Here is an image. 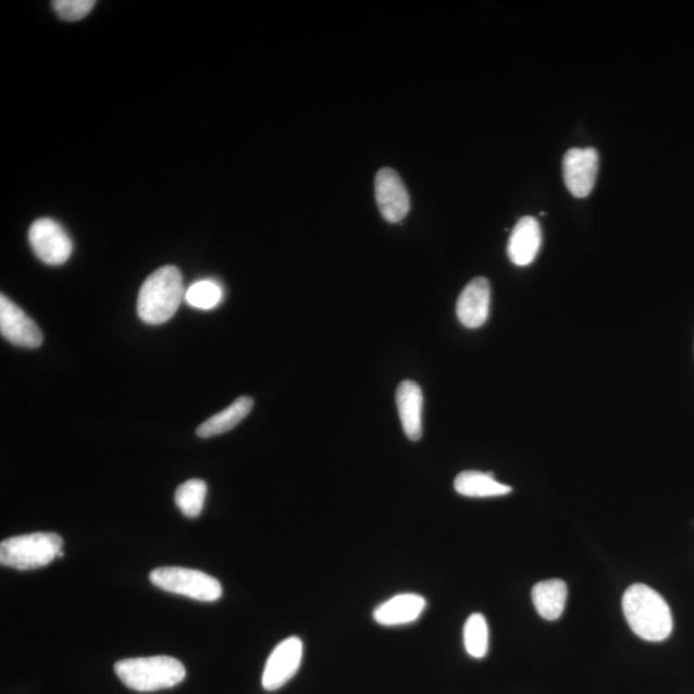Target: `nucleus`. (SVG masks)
<instances>
[{
	"mask_svg": "<svg viewBox=\"0 0 694 694\" xmlns=\"http://www.w3.org/2000/svg\"><path fill=\"white\" fill-rule=\"evenodd\" d=\"M622 611L634 634L648 642L668 640L672 632V615L668 602L653 587L629 586L622 597Z\"/></svg>",
	"mask_w": 694,
	"mask_h": 694,
	"instance_id": "1",
	"label": "nucleus"
},
{
	"mask_svg": "<svg viewBox=\"0 0 694 694\" xmlns=\"http://www.w3.org/2000/svg\"><path fill=\"white\" fill-rule=\"evenodd\" d=\"M184 296L186 292L179 269L173 265L162 267L140 287L138 315L147 324L166 323L179 309Z\"/></svg>",
	"mask_w": 694,
	"mask_h": 694,
	"instance_id": "2",
	"label": "nucleus"
},
{
	"mask_svg": "<svg viewBox=\"0 0 694 694\" xmlns=\"http://www.w3.org/2000/svg\"><path fill=\"white\" fill-rule=\"evenodd\" d=\"M115 672L127 689L137 692L173 689L187 674L184 665L169 656L126 658L116 662Z\"/></svg>",
	"mask_w": 694,
	"mask_h": 694,
	"instance_id": "3",
	"label": "nucleus"
},
{
	"mask_svg": "<svg viewBox=\"0 0 694 694\" xmlns=\"http://www.w3.org/2000/svg\"><path fill=\"white\" fill-rule=\"evenodd\" d=\"M62 548V537L54 533L13 536L0 544V563L20 571L40 569L59 558Z\"/></svg>",
	"mask_w": 694,
	"mask_h": 694,
	"instance_id": "4",
	"label": "nucleus"
},
{
	"mask_svg": "<svg viewBox=\"0 0 694 694\" xmlns=\"http://www.w3.org/2000/svg\"><path fill=\"white\" fill-rule=\"evenodd\" d=\"M150 580L162 591L200 602H215L223 596L219 580L198 570L160 568L150 573Z\"/></svg>",
	"mask_w": 694,
	"mask_h": 694,
	"instance_id": "5",
	"label": "nucleus"
},
{
	"mask_svg": "<svg viewBox=\"0 0 694 694\" xmlns=\"http://www.w3.org/2000/svg\"><path fill=\"white\" fill-rule=\"evenodd\" d=\"M28 240L37 257L48 265L65 264L73 253V240L52 219H38L28 231Z\"/></svg>",
	"mask_w": 694,
	"mask_h": 694,
	"instance_id": "6",
	"label": "nucleus"
},
{
	"mask_svg": "<svg viewBox=\"0 0 694 694\" xmlns=\"http://www.w3.org/2000/svg\"><path fill=\"white\" fill-rule=\"evenodd\" d=\"M303 644L299 636H289L273 649L265 664L261 684L269 692L277 691L297 674L301 667Z\"/></svg>",
	"mask_w": 694,
	"mask_h": 694,
	"instance_id": "7",
	"label": "nucleus"
},
{
	"mask_svg": "<svg viewBox=\"0 0 694 694\" xmlns=\"http://www.w3.org/2000/svg\"><path fill=\"white\" fill-rule=\"evenodd\" d=\"M375 201L382 218L388 223H399L408 215L410 198L406 184L392 168H382L374 181Z\"/></svg>",
	"mask_w": 694,
	"mask_h": 694,
	"instance_id": "8",
	"label": "nucleus"
},
{
	"mask_svg": "<svg viewBox=\"0 0 694 694\" xmlns=\"http://www.w3.org/2000/svg\"><path fill=\"white\" fill-rule=\"evenodd\" d=\"M599 158L594 148H571L563 158V178L572 196H590L598 174Z\"/></svg>",
	"mask_w": 694,
	"mask_h": 694,
	"instance_id": "9",
	"label": "nucleus"
},
{
	"mask_svg": "<svg viewBox=\"0 0 694 694\" xmlns=\"http://www.w3.org/2000/svg\"><path fill=\"white\" fill-rule=\"evenodd\" d=\"M0 332L7 342L25 349H37L42 344L38 324L3 294L0 296Z\"/></svg>",
	"mask_w": 694,
	"mask_h": 694,
	"instance_id": "10",
	"label": "nucleus"
},
{
	"mask_svg": "<svg viewBox=\"0 0 694 694\" xmlns=\"http://www.w3.org/2000/svg\"><path fill=\"white\" fill-rule=\"evenodd\" d=\"M492 288L484 277L474 278L466 286L457 302V315L467 329H479L491 313Z\"/></svg>",
	"mask_w": 694,
	"mask_h": 694,
	"instance_id": "11",
	"label": "nucleus"
},
{
	"mask_svg": "<svg viewBox=\"0 0 694 694\" xmlns=\"http://www.w3.org/2000/svg\"><path fill=\"white\" fill-rule=\"evenodd\" d=\"M427 600L420 594L404 593L374 608L373 619L382 627L413 624L426 610Z\"/></svg>",
	"mask_w": 694,
	"mask_h": 694,
	"instance_id": "12",
	"label": "nucleus"
},
{
	"mask_svg": "<svg viewBox=\"0 0 694 694\" xmlns=\"http://www.w3.org/2000/svg\"><path fill=\"white\" fill-rule=\"evenodd\" d=\"M542 246V228L536 219L525 216L515 225L508 240V258L517 267L533 263Z\"/></svg>",
	"mask_w": 694,
	"mask_h": 694,
	"instance_id": "13",
	"label": "nucleus"
},
{
	"mask_svg": "<svg viewBox=\"0 0 694 694\" xmlns=\"http://www.w3.org/2000/svg\"><path fill=\"white\" fill-rule=\"evenodd\" d=\"M401 426L409 441L418 442L422 437L423 394L413 381H402L396 392Z\"/></svg>",
	"mask_w": 694,
	"mask_h": 694,
	"instance_id": "14",
	"label": "nucleus"
},
{
	"mask_svg": "<svg viewBox=\"0 0 694 694\" xmlns=\"http://www.w3.org/2000/svg\"><path fill=\"white\" fill-rule=\"evenodd\" d=\"M456 492L467 498H495L512 493V487L499 483L493 473L464 471L455 480Z\"/></svg>",
	"mask_w": 694,
	"mask_h": 694,
	"instance_id": "15",
	"label": "nucleus"
},
{
	"mask_svg": "<svg viewBox=\"0 0 694 694\" xmlns=\"http://www.w3.org/2000/svg\"><path fill=\"white\" fill-rule=\"evenodd\" d=\"M566 600L568 585L562 580H545L533 587L534 606L544 620L555 621L561 618Z\"/></svg>",
	"mask_w": 694,
	"mask_h": 694,
	"instance_id": "16",
	"label": "nucleus"
},
{
	"mask_svg": "<svg viewBox=\"0 0 694 694\" xmlns=\"http://www.w3.org/2000/svg\"><path fill=\"white\" fill-rule=\"evenodd\" d=\"M253 400L249 396H239L228 408L221 413L212 416L197 429V435L202 438L225 434L245 420L250 414Z\"/></svg>",
	"mask_w": 694,
	"mask_h": 694,
	"instance_id": "17",
	"label": "nucleus"
},
{
	"mask_svg": "<svg viewBox=\"0 0 694 694\" xmlns=\"http://www.w3.org/2000/svg\"><path fill=\"white\" fill-rule=\"evenodd\" d=\"M207 494L208 485L205 481L198 479L188 480L176 488V507L188 519H196L202 512Z\"/></svg>",
	"mask_w": 694,
	"mask_h": 694,
	"instance_id": "18",
	"label": "nucleus"
},
{
	"mask_svg": "<svg viewBox=\"0 0 694 694\" xmlns=\"http://www.w3.org/2000/svg\"><path fill=\"white\" fill-rule=\"evenodd\" d=\"M467 654L473 658H484L488 650V625L484 615L473 614L463 629Z\"/></svg>",
	"mask_w": 694,
	"mask_h": 694,
	"instance_id": "19",
	"label": "nucleus"
},
{
	"mask_svg": "<svg viewBox=\"0 0 694 694\" xmlns=\"http://www.w3.org/2000/svg\"><path fill=\"white\" fill-rule=\"evenodd\" d=\"M224 293L219 283L211 280H203L194 283L184 299L190 307L201 310L214 309L223 301Z\"/></svg>",
	"mask_w": 694,
	"mask_h": 694,
	"instance_id": "20",
	"label": "nucleus"
},
{
	"mask_svg": "<svg viewBox=\"0 0 694 694\" xmlns=\"http://www.w3.org/2000/svg\"><path fill=\"white\" fill-rule=\"evenodd\" d=\"M52 4L62 20L79 21L88 16L96 2L95 0H57Z\"/></svg>",
	"mask_w": 694,
	"mask_h": 694,
	"instance_id": "21",
	"label": "nucleus"
}]
</instances>
